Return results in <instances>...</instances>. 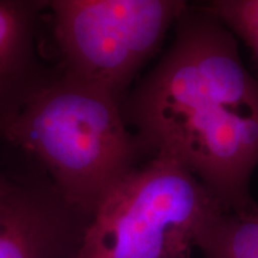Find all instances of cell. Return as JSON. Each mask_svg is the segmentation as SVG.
I'll list each match as a JSON object with an SVG mask.
<instances>
[{
  "label": "cell",
  "instance_id": "6da1fadb",
  "mask_svg": "<svg viewBox=\"0 0 258 258\" xmlns=\"http://www.w3.org/2000/svg\"><path fill=\"white\" fill-rule=\"evenodd\" d=\"M175 27L169 50L125 95V121L146 159L175 158L225 211L241 208L258 167V79L205 6H189Z\"/></svg>",
  "mask_w": 258,
  "mask_h": 258
},
{
  "label": "cell",
  "instance_id": "7a4b0ae2",
  "mask_svg": "<svg viewBox=\"0 0 258 258\" xmlns=\"http://www.w3.org/2000/svg\"><path fill=\"white\" fill-rule=\"evenodd\" d=\"M123 99L99 84L54 69L10 132L3 152L36 163L67 202L88 218L146 161L125 121Z\"/></svg>",
  "mask_w": 258,
  "mask_h": 258
},
{
  "label": "cell",
  "instance_id": "3957f363",
  "mask_svg": "<svg viewBox=\"0 0 258 258\" xmlns=\"http://www.w3.org/2000/svg\"><path fill=\"white\" fill-rule=\"evenodd\" d=\"M222 212L220 201L184 165L157 154L93 212L77 258H191Z\"/></svg>",
  "mask_w": 258,
  "mask_h": 258
},
{
  "label": "cell",
  "instance_id": "277c9868",
  "mask_svg": "<svg viewBox=\"0 0 258 258\" xmlns=\"http://www.w3.org/2000/svg\"><path fill=\"white\" fill-rule=\"evenodd\" d=\"M49 14L61 70L124 99L190 0H40Z\"/></svg>",
  "mask_w": 258,
  "mask_h": 258
},
{
  "label": "cell",
  "instance_id": "5b68a950",
  "mask_svg": "<svg viewBox=\"0 0 258 258\" xmlns=\"http://www.w3.org/2000/svg\"><path fill=\"white\" fill-rule=\"evenodd\" d=\"M14 185L0 202V258H77L89 219L36 163L17 156Z\"/></svg>",
  "mask_w": 258,
  "mask_h": 258
},
{
  "label": "cell",
  "instance_id": "8992f818",
  "mask_svg": "<svg viewBox=\"0 0 258 258\" xmlns=\"http://www.w3.org/2000/svg\"><path fill=\"white\" fill-rule=\"evenodd\" d=\"M40 0H0V157L16 120L54 70L41 60Z\"/></svg>",
  "mask_w": 258,
  "mask_h": 258
},
{
  "label": "cell",
  "instance_id": "52a82bcc",
  "mask_svg": "<svg viewBox=\"0 0 258 258\" xmlns=\"http://www.w3.org/2000/svg\"><path fill=\"white\" fill-rule=\"evenodd\" d=\"M203 258H258V202L222 212L198 243Z\"/></svg>",
  "mask_w": 258,
  "mask_h": 258
},
{
  "label": "cell",
  "instance_id": "ba28073f",
  "mask_svg": "<svg viewBox=\"0 0 258 258\" xmlns=\"http://www.w3.org/2000/svg\"><path fill=\"white\" fill-rule=\"evenodd\" d=\"M205 8L249 46L258 62V0H209Z\"/></svg>",
  "mask_w": 258,
  "mask_h": 258
},
{
  "label": "cell",
  "instance_id": "9c48e42d",
  "mask_svg": "<svg viewBox=\"0 0 258 258\" xmlns=\"http://www.w3.org/2000/svg\"><path fill=\"white\" fill-rule=\"evenodd\" d=\"M14 185V178L0 167V202L8 195Z\"/></svg>",
  "mask_w": 258,
  "mask_h": 258
}]
</instances>
